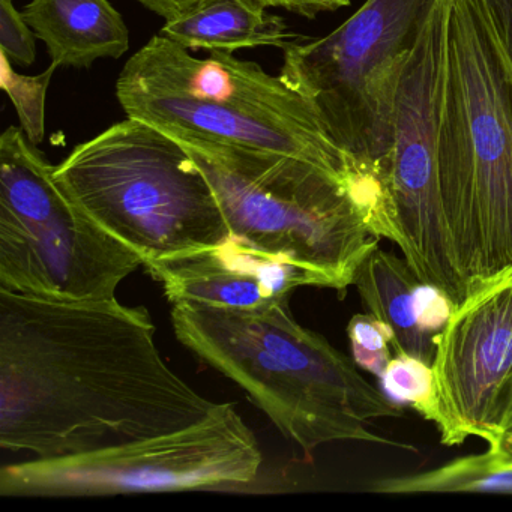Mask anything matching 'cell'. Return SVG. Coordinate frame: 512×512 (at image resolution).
Returning a JSON list of instances; mask_svg holds the SVG:
<instances>
[{"instance_id": "obj_1", "label": "cell", "mask_w": 512, "mask_h": 512, "mask_svg": "<svg viewBox=\"0 0 512 512\" xmlns=\"http://www.w3.org/2000/svg\"><path fill=\"white\" fill-rule=\"evenodd\" d=\"M151 314L116 298L0 289V448L88 454L190 427L218 403L161 356Z\"/></svg>"}, {"instance_id": "obj_2", "label": "cell", "mask_w": 512, "mask_h": 512, "mask_svg": "<svg viewBox=\"0 0 512 512\" xmlns=\"http://www.w3.org/2000/svg\"><path fill=\"white\" fill-rule=\"evenodd\" d=\"M182 346L241 386L284 437L305 454L335 442L413 449L370 430L398 409L367 382L353 359L296 322L289 299L251 311L175 304Z\"/></svg>"}, {"instance_id": "obj_3", "label": "cell", "mask_w": 512, "mask_h": 512, "mask_svg": "<svg viewBox=\"0 0 512 512\" xmlns=\"http://www.w3.org/2000/svg\"><path fill=\"white\" fill-rule=\"evenodd\" d=\"M178 140L208 179L230 238L287 260L341 298L362 262L392 242L383 178L350 179L289 155Z\"/></svg>"}, {"instance_id": "obj_4", "label": "cell", "mask_w": 512, "mask_h": 512, "mask_svg": "<svg viewBox=\"0 0 512 512\" xmlns=\"http://www.w3.org/2000/svg\"><path fill=\"white\" fill-rule=\"evenodd\" d=\"M439 185L469 292L512 266V65L484 0H451L449 8Z\"/></svg>"}, {"instance_id": "obj_5", "label": "cell", "mask_w": 512, "mask_h": 512, "mask_svg": "<svg viewBox=\"0 0 512 512\" xmlns=\"http://www.w3.org/2000/svg\"><path fill=\"white\" fill-rule=\"evenodd\" d=\"M55 178L145 268L230 239L217 196L184 146L139 119L77 145Z\"/></svg>"}, {"instance_id": "obj_6", "label": "cell", "mask_w": 512, "mask_h": 512, "mask_svg": "<svg viewBox=\"0 0 512 512\" xmlns=\"http://www.w3.org/2000/svg\"><path fill=\"white\" fill-rule=\"evenodd\" d=\"M143 266L56 181L20 127L0 137V289L55 301L116 298Z\"/></svg>"}, {"instance_id": "obj_7", "label": "cell", "mask_w": 512, "mask_h": 512, "mask_svg": "<svg viewBox=\"0 0 512 512\" xmlns=\"http://www.w3.org/2000/svg\"><path fill=\"white\" fill-rule=\"evenodd\" d=\"M434 4L365 0L326 37H296L283 49L281 79L310 103L338 148L380 173L401 73Z\"/></svg>"}, {"instance_id": "obj_8", "label": "cell", "mask_w": 512, "mask_h": 512, "mask_svg": "<svg viewBox=\"0 0 512 512\" xmlns=\"http://www.w3.org/2000/svg\"><path fill=\"white\" fill-rule=\"evenodd\" d=\"M263 463L256 434L235 406L202 421L88 454L37 458L0 470V496L100 497L224 490L253 484Z\"/></svg>"}, {"instance_id": "obj_9", "label": "cell", "mask_w": 512, "mask_h": 512, "mask_svg": "<svg viewBox=\"0 0 512 512\" xmlns=\"http://www.w3.org/2000/svg\"><path fill=\"white\" fill-rule=\"evenodd\" d=\"M451 0H436L404 65L395 95L392 145L383 167L394 244L424 286L460 304L467 284L458 271L443 217L439 125Z\"/></svg>"}, {"instance_id": "obj_10", "label": "cell", "mask_w": 512, "mask_h": 512, "mask_svg": "<svg viewBox=\"0 0 512 512\" xmlns=\"http://www.w3.org/2000/svg\"><path fill=\"white\" fill-rule=\"evenodd\" d=\"M431 370L440 442H490L512 397V266L470 287L451 308Z\"/></svg>"}, {"instance_id": "obj_11", "label": "cell", "mask_w": 512, "mask_h": 512, "mask_svg": "<svg viewBox=\"0 0 512 512\" xmlns=\"http://www.w3.org/2000/svg\"><path fill=\"white\" fill-rule=\"evenodd\" d=\"M116 86L176 95L206 106L299 125H320L313 107L280 76L233 53L197 59L175 41L155 35L119 74Z\"/></svg>"}, {"instance_id": "obj_12", "label": "cell", "mask_w": 512, "mask_h": 512, "mask_svg": "<svg viewBox=\"0 0 512 512\" xmlns=\"http://www.w3.org/2000/svg\"><path fill=\"white\" fill-rule=\"evenodd\" d=\"M146 271L175 304H200L251 311L290 299L299 287L313 286L298 266L230 238L211 250L152 263Z\"/></svg>"}, {"instance_id": "obj_13", "label": "cell", "mask_w": 512, "mask_h": 512, "mask_svg": "<svg viewBox=\"0 0 512 512\" xmlns=\"http://www.w3.org/2000/svg\"><path fill=\"white\" fill-rule=\"evenodd\" d=\"M22 14L58 67L89 68L130 50V31L109 0H31Z\"/></svg>"}, {"instance_id": "obj_14", "label": "cell", "mask_w": 512, "mask_h": 512, "mask_svg": "<svg viewBox=\"0 0 512 512\" xmlns=\"http://www.w3.org/2000/svg\"><path fill=\"white\" fill-rule=\"evenodd\" d=\"M353 284L368 313L391 331L394 355L412 356L431 367L439 331L425 320L421 298L425 286L406 260L377 247L362 262Z\"/></svg>"}, {"instance_id": "obj_15", "label": "cell", "mask_w": 512, "mask_h": 512, "mask_svg": "<svg viewBox=\"0 0 512 512\" xmlns=\"http://www.w3.org/2000/svg\"><path fill=\"white\" fill-rule=\"evenodd\" d=\"M160 35L188 50L235 53L256 47L283 50L295 35L286 20L262 0H199L185 13L166 20Z\"/></svg>"}, {"instance_id": "obj_16", "label": "cell", "mask_w": 512, "mask_h": 512, "mask_svg": "<svg viewBox=\"0 0 512 512\" xmlns=\"http://www.w3.org/2000/svg\"><path fill=\"white\" fill-rule=\"evenodd\" d=\"M370 490L385 494H512V464L502 463L485 451L455 458L427 472L376 479Z\"/></svg>"}, {"instance_id": "obj_17", "label": "cell", "mask_w": 512, "mask_h": 512, "mask_svg": "<svg viewBox=\"0 0 512 512\" xmlns=\"http://www.w3.org/2000/svg\"><path fill=\"white\" fill-rule=\"evenodd\" d=\"M0 88L7 92L16 109L22 128L29 142L40 145L46 136V97L53 74L58 65L38 76H23L14 70L5 53L0 52Z\"/></svg>"}, {"instance_id": "obj_18", "label": "cell", "mask_w": 512, "mask_h": 512, "mask_svg": "<svg viewBox=\"0 0 512 512\" xmlns=\"http://www.w3.org/2000/svg\"><path fill=\"white\" fill-rule=\"evenodd\" d=\"M382 380L383 389L395 401L415 409L431 421L433 413V370L430 365L407 355H394Z\"/></svg>"}, {"instance_id": "obj_19", "label": "cell", "mask_w": 512, "mask_h": 512, "mask_svg": "<svg viewBox=\"0 0 512 512\" xmlns=\"http://www.w3.org/2000/svg\"><path fill=\"white\" fill-rule=\"evenodd\" d=\"M347 337L355 364L380 379L394 358L388 326L373 314H355L347 325Z\"/></svg>"}, {"instance_id": "obj_20", "label": "cell", "mask_w": 512, "mask_h": 512, "mask_svg": "<svg viewBox=\"0 0 512 512\" xmlns=\"http://www.w3.org/2000/svg\"><path fill=\"white\" fill-rule=\"evenodd\" d=\"M35 32L17 11L13 0H0V52L5 53L11 64L28 68L37 61Z\"/></svg>"}, {"instance_id": "obj_21", "label": "cell", "mask_w": 512, "mask_h": 512, "mask_svg": "<svg viewBox=\"0 0 512 512\" xmlns=\"http://www.w3.org/2000/svg\"><path fill=\"white\" fill-rule=\"evenodd\" d=\"M268 8H283L305 19H316L319 14L332 13L349 7L350 0H262Z\"/></svg>"}, {"instance_id": "obj_22", "label": "cell", "mask_w": 512, "mask_h": 512, "mask_svg": "<svg viewBox=\"0 0 512 512\" xmlns=\"http://www.w3.org/2000/svg\"><path fill=\"white\" fill-rule=\"evenodd\" d=\"M503 52L512 65V0H484Z\"/></svg>"}, {"instance_id": "obj_23", "label": "cell", "mask_w": 512, "mask_h": 512, "mask_svg": "<svg viewBox=\"0 0 512 512\" xmlns=\"http://www.w3.org/2000/svg\"><path fill=\"white\" fill-rule=\"evenodd\" d=\"M488 452L502 463L512 464V397L493 439L488 442Z\"/></svg>"}, {"instance_id": "obj_24", "label": "cell", "mask_w": 512, "mask_h": 512, "mask_svg": "<svg viewBox=\"0 0 512 512\" xmlns=\"http://www.w3.org/2000/svg\"><path fill=\"white\" fill-rule=\"evenodd\" d=\"M137 2L157 16L163 17L164 20H170L185 13L199 0H137Z\"/></svg>"}]
</instances>
